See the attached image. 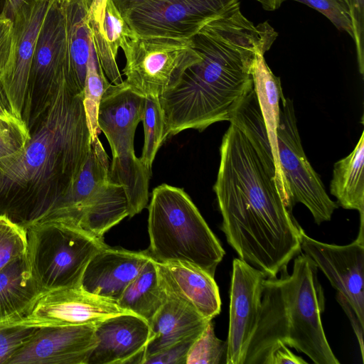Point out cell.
Here are the masks:
<instances>
[{
    "label": "cell",
    "mask_w": 364,
    "mask_h": 364,
    "mask_svg": "<svg viewBox=\"0 0 364 364\" xmlns=\"http://www.w3.org/2000/svg\"><path fill=\"white\" fill-rule=\"evenodd\" d=\"M82 92L66 73L26 123L31 138L21 152L0 163V215L25 228L49 218L86 161L91 136Z\"/></svg>",
    "instance_id": "1"
},
{
    "label": "cell",
    "mask_w": 364,
    "mask_h": 364,
    "mask_svg": "<svg viewBox=\"0 0 364 364\" xmlns=\"http://www.w3.org/2000/svg\"><path fill=\"white\" fill-rule=\"evenodd\" d=\"M220 156L213 190L222 230L240 259L267 278L276 277L301 252V228L282 198L276 171L231 122Z\"/></svg>",
    "instance_id": "2"
},
{
    "label": "cell",
    "mask_w": 364,
    "mask_h": 364,
    "mask_svg": "<svg viewBox=\"0 0 364 364\" xmlns=\"http://www.w3.org/2000/svg\"><path fill=\"white\" fill-rule=\"evenodd\" d=\"M277 36L268 22L255 25L248 20L240 1L205 25L191 38L200 60L159 97L166 138L230 122L253 90L257 54L267 52Z\"/></svg>",
    "instance_id": "3"
},
{
    "label": "cell",
    "mask_w": 364,
    "mask_h": 364,
    "mask_svg": "<svg viewBox=\"0 0 364 364\" xmlns=\"http://www.w3.org/2000/svg\"><path fill=\"white\" fill-rule=\"evenodd\" d=\"M291 274L265 278L257 327L244 364H264L282 343L304 353L316 364H339L326 338L321 315L325 309L318 267L304 252L294 257Z\"/></svg>",
    "instance_id": "4"
},
{
    "label": "cell",
    "mask_w": 364,
    "mask_h": 364,
    "mask_svg": "<svg viewBox=\"0 0 364 364\" xmlns=\"http://www.w3.org/2000/svg\"><path fill=\"white\" fill-rule=\"evenodd\" d=\"M148 210L151 257L159 263L189 264L214 277L225 251L185 191L158 186Z\"/></svg>",
    "instance_id": "5"
},
{
    "label": "cell",
    "mask_w": 364,
    "mask_h": 364,
    "mask_svg": "<svg viewBox=\"0 0 364 364\" xmlns=\"http://www.w3.org/2000/svg\"><path fill=\"white\" fill-rule=\"evenodd\" d=\"M26 261L41 294L63 288L81 287L91 258L107 245L80 227L49 220L26 228Z\"/></svg>",
    "instance_id": "6"
},
{
    "label": "cell",
    "mask_w": 364,
    "mask_h": 364,
    "mask_svg": "<svg viewBox=\"0 0 364 364\" xmlns=\"http://www.w3.org/2000/svg\"><path fill=\"white\" fill-rule=\"evenodd\" d=\"M127 216L124 189L110 180L108 156L97 136L73 186L47 220L66 221L104 239Z\"/></svg>",
    "instance_id": "7"
},
{
    "label": "cell",
    "mask_w": 364,
    "mask_h": 364,
    "mask_svg": "<svg viewBox=\"0 0 364 364\" xmlns=\"http://www.w3.org/2000/svg\"><path fill=\"white\" fill-rule=\"evenodd\" d=\"M124 82L135 92L159 97L200 60L190 39L136 36L122 48Z\"/></svg>",
    "instance_id": "8"
},
{
    "label": "cell",
    "mask_w": 364,
    "mask_h": 364,
    "mask_svg": "<svg viewBox=\"0 0 364 364\" xmlns=\"http://www.w3.org/2000/svg\"><path fill=\"white\" fill-rule=\"evenodd\" d=\"M279 164L291 211L296 203L304 205L315 223L329 221L338 204L332 200L303 149L292 101L282 98L277 128Z\"/></svg>",
    "instance_id": "9"
},
{
    "label": "cell",
    "mask_w": 364,
    "mask_h": 364,
    "mask_svg": "<svg viewBox=\"0 0 364 364\" xmlns=\"http://www.w3.org/2000/svg\"><path fill=\"white\" fill-rule=\"evenodd\" d=\"M239 0H149L124 16L140 36L190 39Z\"/></svg>",
    "instance_id": "10"
},
{
    "label": "cell",
    "mask_w": 364,
    "mask_h": 364,
    "mask_svg": "<svg viewBox=\"0 0 364 364\" xmlns=\"http://www.w3.org/2000/svg\"><path fill=\"white\" fill-rule=\"evenodd\" d=\"M68 72L65 27L60 0H50L36 39L23 119L27 123L48 105Z\"/></svg>",
    "instance_id": "11"
},
{
    "label": "cell",
    "mask_w": 364,
    "mask_h": 364,
    "mask_svg": "<svg viewBox=\"0 0 364 364\" xmlns=\"http://www.w3.org/2000/svg\"><path fill=\"white\" fill-rule=\"evenodd\" d=\"M301 250L326 275L332 287L351 305L364 325V234L346 245L321 242L300 231Z\"/></svg>",
    "instance_id": "12"
},
{
    "label": "cell",
    "mask_w": 364,
    "mask_h": 364,
    "mask_svg": "<svg viewBox=\"0 0 364 364\" xmlns=\"http://www.w3.org/2000/svg\"><path fill=\"white\" fill-rule=\"evenodd\" d=\"M50 0H30L15 14L14 50L0 77V101L14 117L23 120L28 79L36 39Z\"/></svg>",
    "instance_id": "13"
},
{
    "label": "cell",
    "mask_w": 364,
    "mask_h": 364,
    "mask_svg": "<svg viewBox=\"0 0 364 364\" xmlns=\"http://www.w3.org/2000/svg\"><path fill=\"white\" fill-rule=\"evenodd\" d=\"M264 273L234 259L230 292V322L225 364H244L259 317Z\"/></svg>",
    "instance_id": "14"
},
{
    "label": "cell",
    "mask_w": 364,
    "mask_h": 364,
    "mask_svg": "<svg viewBox=\"0 0 364 364\" xmlns=\"http://www.w3.org/2000/svg\"><path fill=\"white\" fill-rule=\"evenodd\" d=\"M127 312L116 303L81 287L63 288L41 294L19 322L35 327L96 324Z\"/></svg>",
    "instance_id": "15"
},
{
    "label": "cell",
    "mask_w": 364,
    "mask_h": 364,
    "mask_svg": "<svg viewBox=\"0 0 364 364\" xmlns=\"http://www.w3.org/2000/svg\"><path fill=\"white\" fill-rule=\"evenodd\" d=\"M95 324L36 327L6 364H87L97 344Z\"/></svg>",
    "instance_id": "16"
},
{
    "label": "cell",
    "mask_w": 364,
    "mask_h": 364,
    "mask_svg": "<svg viewBox=\"0 0 364 364\" xmlns=\"http://www.w3.org/2000/svg\"><path fill=\"white\" fill-rule=\"evenodd\" d=\"M95 333L97 344L87 364H141L150 336L146 320L127 312L97 323Z\"/></svg>",
    "instance_id": "17"
},
{
    "label": "cell",
    "mask_w": 364,
    "mask_h": 364,
    "mask_svg": "<svg viewBox=\"0 0 364 364\" xmlns=\"http://www.w3.org/2000/svg\"><path fill=\"white\" fill-rule=\"evenodd\" d=\"M145 97L125 82L110 84L105 91L98 111V126L105 135L112 157L134 151V136L141 122Z\"/></svg>",
    "instance_id": "18"
},
{
    "label": "cell",
    "mask_w": 364,
    "mask_h": 364,
    "mask_svg": "<svg viewBox=\"0 0 364 364\" xmlns=\"http://www.w3.org/2000/svg\"><path fill=\"white\" fill-rule=\"evenodd\" d=\"M150 257L148 250L134 252L107 246L90 260L81 288L116 303Z\"/></svg>",
    "instance_id": "19"
},
{
    "label": "cell",
    "mask_w": 364,
    "mask_h": 364,
    "mask_svg": "<svg viewBox=\"0 0 364 364\" xmlns=\"http://www.w3.org/2000/svg\"><path fill=\"white\" fill-rule=\"evenodd\" d=\"M157 264L168 295L179 299L208 320L220 314L221 300L213 276L186 263L170 262Z\"/></svg>",
    "instance_id": "20"
},
{
    "label": "cell",
    "mask_w": 364,
    "mask_h": 364,
    "mask_svg": "<svg viewBox=\"0 0 364 364\" xmlns=\"http://www.w3.org/2000/svg\"><path fill=\"white\" fill-rule=\"evenodd\" d=\"M166 302L150 321V336L145 347L143 360L176 342L202 331L211 321L179 299L168 295Z\"/></svg>",
    "instance_id": "21"
},
{
    "label": "cell",
    "mask_w": 364,
    "mask_h": 364,
    "mask_svg": "<svg viewBox=\"0 0 364 364\" xmlns=\"http://www.w3.org/2000/svg\"><path fill=\"white\" fill-rule=\"evenodd\" d=\"M41 294L26 255L11 260L0 269V323L21 320Z\"/></svg>",
    "instance_id": "22"
},
{
    "label": "cell",
    "mask_w": 364,
    "mask_h": 364,
    "mask_svg": "<svg viewBox=\"0 0 364 364\" xmlns=\"http://www.w3.org/2000/svg\"><path fill=\"white\" fill-rule=\"evenodd\" d=\"M264 53L262 51L259 52L254 63L252 68L254 90L259 105L277 172L278 189L284 201L287 202V189L279 164L277 148V128L281 100L284 95L280 79L269 68L264 57Z\"/></svg>",
    "instance_id": "23"
},
{
    "label": "cell",
    "mask_w": 364,
    "mask_h": 364,
    "mask_svg": "<svg viewBox=\"0 0 364 364\" xmlns=\"http://www.w3.org/2000/svg\"><path fill=\"white\" fill-rule=\"evenodd\" d=\"M157 262L151 257L126 287L116 304L149 323L167 299Z\"/></svg>",
    "instance_id": "24"
},
{
    "label": "cell",
    "mask_w": 364,
    "mask_h": 364,
    "mask_svg": "<svg viewBox=\"0 0 364 364\" xmlns=\"http://www.w3.org/2000/svg\"><path fill=\"white\" fill-rule=\"evenodd\" d=\"M364 132L351 153L334 164L331 194L339 205L364 218Z\"/></svg>",
    "instance_id": "25"
},
{
    "label": "cell",
    "mask_w": 364,
    "mask_h": 364,
    "mask_svg": "<svg viewBox=\"0 0 364 364\" xmlns=\"http://www.w3.org/2000/svg\"><path fill=\"white\" fill-rule=\"evenodd\" d=\"M151 169L136 156L134 151L112 157L109 178L123 188L130 218L141 213L147 205Z\"/></svg>",
    "instance_id": "26"
},
{
    "label": "cell",
    "mask_w": 364,
    "mask_h": 364,
    "mask_svg": "<svg viewBox=\"0 0 364 364\" xmlns=\"http://www.w3.org/2000/svg\"><path fill=\"white\" fill-rule=\"evenodd\" d=\"M109 84L99 63L92 41L82 92V102L91 142L100 132L97 121L98 111L103 94Z\"/></svg>",
    "instance_id": "27"
},
{
    "label": "cell",
    "mask_w": 364,
    "mask_h": 364,
    "mask_svg": "<svg viewBox=\"0 0 364 364\" xmlns=\"http://www.w3.org/2000/svg\"><path fill=\"white\" fill-rule=\"evenodd\" d=\"M141 122L144 127V146L140 160L151 168L156 154L166 139L165 119L159 97H145V107Z\"/></svg>",
    "instance_id": "28"
},
{
    "label": "cell",
    "mask_w": 364,
    "mask_h": 364,
    "mask_svg": "<svg viewBox=\"0 0 364 364\" xmlns=\"http://www.w3.org/2000/svg\"><path fill=\"white\" fill-rule=\"evenodd\" d=\"M227 342L217 338L212 320L191 346L186 364L225 363Z\"/></svg>",
    "instance_id": "29"
},
{
    "label": "cell",
    "mask_w": 364,
    "mask_h": 364,
    "mask_svg": "<svg viewBox=\"0 0 364 364\" xmlns=\"http://www.w3.org/2000/svg\"><path fill=\"white\" fill-rule=\"evenodd\" d=\"M26 249V229L0 215V269L14 259L25 255Z\"/></svg>",
    "instance_id": "30"
},
{
    "label": "cell",
    "mask_w": 364,
    "mask_h": 364,
    "mask_svg": "<svg viewBox=\"0 0 364 364\" xmlns=\"http://www.w3.org/2000/svg\"><path fill=\"white\" fill-rule=\"evenodd\" d=\"M30 138L29 129L24 121L0 117V163L19 154Z\"/></svg>",
    "instance_id": "31"
},
{
    "label": "cell",
    "mask_w": 364,
    "mask_h": 364,
    "mask_svg": "<svg viewBox=\"0 0 364 364\" xmlns=\"http://www.w3.org/2000/svg\"><path fill=\"white\" fill-rule=\"evenodd\" d=\"M102 27L104 37L116 56L119 48H124L136 36L111 0L106 2Z\"/></svg>",
    "instance_id": "32"
},
{
    "label": "cell",
    "mask_w": 364,
    "mask_h": 364,
    "mask_svg": "<svg viewBox=\"0 0 364 364\" xmlns=\"http://www.w3.org/2000/svg\"><path fill=\"white\" fill-rule=\"evenodd\" d=\"M36 327L19 321L0 323V364L6 361L32 335Z\"/></svg>",
    "instance_id": "33"
},
{
    "label": "cell",
    "mask_w": 364,
    "mask_h": 364,
    "mask_svg": "<svg viewBox=\"0 0 364 364\" xmlns=\"http://www.w3.org/2000/svg\"><path fill=\"white\" fill-rule=\"evenodd\" d=\"M311 7L324 15L338 30L353 39L349 10L343 0H294Z\"/></svg>",
    "instance_id": "34"
},
{
    "label": "cell",
    "mask_w": 364,
    "mask_h": 364,
    "mask_svg": "<svg viewBox=\"0 0 364 364\" xmlns=\"http://www.w3.org/2000/svg\"><path fill=\"white\" fill-rule=\"evenodd\" d=\"M202 331L190 335L161 352L145 358L142 364H186L188 353Z\"/></svg>",
    "instance_id": "35"
},
{
    "label": "cell",
    "mask_w": 364,
    "mask_h": 364,
    "mask_svg": "<svg viewBox=\"0 0 364 364\" xmlns=\"http://www.w3.org/2000/svg\"><path fill=\"white\" fill-rule=\"evenodd\" d=\"M349 13L353 29L358 69L364 73V0H348Z\"/></svg>",
    "instance_id": "36"
},
{
    "label": "cell",
    "mask_w": 364,
    "mask_h": 364,
    "mask_svg": "<svg viewBox=\"0 0 364 364\" xmlns=\"http://www.w3.org/2000/svg\"><path fill=\"white\" fill-rule=\"evenodd\" d=\"M14 50V21L0 15V77L6 70Z\"/></svg>",
    "instance_id": "37"
},
{
    "label": "cell",
    "mask_w": 364,
    "mask_h": 364,
    "mask_svg": "<svg viewBox=\"0 0 364 364\" xmlns=\"http://www.w3.org/2000/svg\"><path fill=\"white\" fill-rule=\"evenodd\" d=\"M306 364L307 362L301 357L293 353L282 343H277L269 351L264 364Z\"/></svg>",
    "instance_id": "38"
},
{
    "label": "cell",
    "mask_w": 364,
    "mask_h": 364,
    "mask_svg": "<svg viewBox=\"0 0 364 364\" xmlns=\"http://www.w3.org/2000/svg\"><path fill=\"white\" fill-rule=\"evenodd\" d=\"M336 299L339 304L346 312V315L349 318L351 326L358 341L360 354L362 360H363V328L364 325L361 323L359 318L355 314V311L352 308L351 305L347 301V299L339 292L336 294Z\"/></svg>",
    "instance_id": "39"
},
{
    "label": "cell",
    "mask_w": 364,
    "mask_h": 364,
    "mask_svg": "<svg viewBox=\"0 0 364 364\" xmlns=\"http://www.w3.org/2000/svg\"><path fill=\"white\" fill-rule=\"evenodd\" d=\"M117 10L124 16L130 10L141 5L149 0H111Z\"/></svg>",
    "instance_id": "40"
},
{
    "label": "cell",
    "mask_w": 364,
    "mask_h": 364,
    "mask_svg": "<svg viewBox=\"0 0 364 364\" xmlns=\"http://www.w3.org/2000/svg\"><path fill=\"white\" fill-rule=\"evenodd\" d=\"M30 0H5V7L3 14L13 20L17 11Z\"/></svg>",
    "instance_id": "41"
},
{
    "label": "cell",
    "mask_w": 364,
    "mask_h": 364,
    "mask_svg": "<svg viewBox=\"0 0 364 364\" xmlns=\"http://www.w3.org/2000/svg\"><path fill=\"white\" fill-rule=\"evenodd\" d=\"M258 1L264 9L272 11L280 7L285 0H256Z\"/></svg>",
    "instance_id": "42"
},
{
    "label": "cell",
    "mask_w": 364,
    "mask_h": 364,
    "mask_svg": "<svg viewBox=\"0 0 364 364\" xmlns=\"http://www.w3.org/2000/svg\"><path fill=\"white\" fill-rule=\"evenodd\" d=\"M0 117L7 119L16 118L14 117L0 101Z\"/></svg>",
    "instance_id": "43"
},
{
    "label": "cell",
    "mask_w": 364,
    "mask_h": 364,
    "mask_svg": "<svg viewBox=\"0 0 364 364\" xmlns=\"http://www.w3.org/2000/svg\"><path fill=\"white\" fill-rule=\"evenodd\" d=\"M5 7V0H0V15L4 13Z\"/></svg>",
    "instance_id": "44"
},
{
    "label": "cell",
    "mask_w": 364,
    "mask_h": 364,
    "mask_svg": "<svg viewBox=\"0 0 364 364\" xmlns=\"http://www.w3.org/2000/svg\"><path fill=\"white\" fill-rule=\"evenodd\" d=\"M343 1L345 2V4H346V6H348H348H349V1H348V0H343ZM348 10H349V9H348Z\"/></svg>",
    "instance_id": "45"
},
{
    "label": "cell",
    "mask_w": 364,
    "mask_h": 364,
    "mask_svg": "<svg viewBox=\"0 0 364 364\" xmlns=\"http://www.w3.org/2000/svg\"><path fill=\"white\" fill-rule=\"evenodd\" d=\"M53 1V0H52Z\"/></svg>",
    "instance_id": "46"
}]
</instances>
